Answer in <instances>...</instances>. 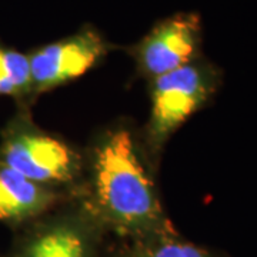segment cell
Wrapping results in <instances>:
<instances>
[{
    "label": "cell",
    "mask_w": 257,
    "mask_h": 257,
    "mask_svg": "<svg viewBox=\"0 0 257 257\" xmlns=\"http://www.w3.org/2000/svg\"><path fill=\"white\" fill-rule=\"evenodd\" d=\"M93 207L111 229L136 239L169 227L153 182L124 128L109 133L96 147Z\"/></svg>",
    "instance_id": "6da1fadb"
},
{
    "label": "cell",
    "mask_w": 257,
    "mask_h": 257,
    "mask_svg": "<svg viewBox=\"0 0 257 257\" xmlns=\"http://www.w3.org/2000/svg\"><path fill=\"white\" fill-rule=\"evenodd\" d=\"M219 86V72L193 60L173 72L153 79L152 114L147 139L159 149L176 128L197 111Z\"/></svg>",
    "instance_id": "7a4b0ae2"
},
{
    "label": "cell",
    "mask_w": 257,
    "mask_h": 257,
    "mask_svg": "<svg viewBox=\"0 0 257 257\" xmlns=\"http://www.w3.org/2000/svg\"><path fill=\"white\" fill-rule=\"evenodd\" d=\"M2 165L36 183H67L77 175L79 159L59 139L26 130L5 142Z\"/></svg>",
    "instance_id": "3957f363"
},
{
    "label": "cell",
    "mask_w": 257,
    "mask_h": 257,
    "mask_svg": "<svg viewBox=\"0 0 257 257\" xmlns=\"http://www.w3.org/2000/svg\"><path fill=\"white\" fill-rule=\"evenodd\" d=\"M200 42V18L194 13H179L157 23L135 47V57L140 72L156 79L193 62Z\"/></svg>",
    "instance_id": "277c9868"
},
{
    "label": "cell",
    "mask_w": 257,
    "mask_h": 257,
    "mask_svg": "<svg viewBox=\"0 0 257 257\" xmlns=\"http://www.w3.org/2000/svg\"><path fill=\"white\" fill-rule=\"evenodd\" d=\"M107 53V43L93 29L50 43L29 56L32 89L50 90L84 74Z\"/></svg>",
    "instance_id": "5b68a950"
},
{
    "label": "cell",
    "mask_w": 257,
    "mask_h": 257,
    "mask_svg": "<svg viewBox=\"0 0 257 257\" xmlns=\"http://www.w3.org/2000/svg\"><path fill=\"white\" fill-rule=\"evenodd\" d=\"M56 200L55 192L8 166H0V220L36 216Z\"/></svg>",
    "instance_id": "8992f818"
},
{
    "label": "cell",
    "mask_w": 257,
    "mask_h": 257,
    "mask_svg": "<svg viewBox=\"0 0 257 257\" xmlns=\"http://www.w3.org/2000/svg\"><path fill=\"white\" fill-rule=\"evenodd\" d=\"M25 257H87L86 240L79 230L59 224L39 234Z\"/></svg>",
    "instance_id": "52a82bcc"
},
{
    "label": "cell",
    "mask_w": 257,
    "mask_h": 257,
    "mask_svg": "<svg viewBox=\"0 0 257 257\" xmlns=\"http://www.w3.org/2000/svg\"><path fill=\"white\" fill-rule=\"evenodd\" d=\"M127 257H216L210 251L180 240L170 226L167 229L138 239Z\"/></svg>",
    "instance_id": "ba28073f"
},
{
    "label": "cell",
    "mask_w": 257,
    "mask_h": 257,
    "mask_svg": "<svg viewBox=\"0 0 257 257\" xmlns=\"http://www.w3.org/2000/svg\"><path fill=\"white\" fill-rule=\"evenodd\" d=\"M32 89L29 56L0 46V94L18 96Z\"/></svg>",
    "instance_id": "9c48e42d"
}]
</instances>
